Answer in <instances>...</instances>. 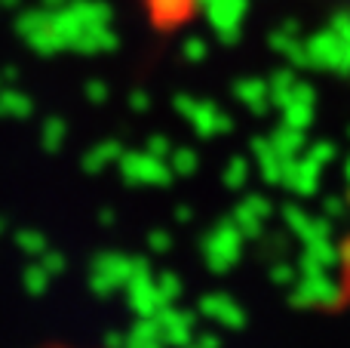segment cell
I'll return each mask as SVG.
<instances>
[{
    "instance_id": "1",
    "label": "cell",
    "mask_w": 350,
    "mask_h": 348,
    "mask_svg": "<svg viewBox=\"0 0 350 348\" xmlns=\"http://www.w3.org/2000/svg\"><path fill=\"white\" fill-rule=\"evenodd\" d=\"M292 287H295L292 290V302H295V306H335V302H341V296H345L341 284L329 275V269L301 271Z\"/></svg>"
},
{
    "instance_id": "2",
    "label": "cell",
    "mask_w": 350,
    "mask_h": 348,
    "mask_svg": "<svg viewBox=\"0 0 350 348\" xmlns=\"http://www.w3.org/2000/svg\"><path fill=\"white\" fill-rule=\"evenodd\" d=\"M240 247H243V232L237 228V222H224L218 225L209 238L203 240V253L206 262L212 271H228L230 265L240 259Z\"/></svg>"
},
{
    "instance_id": "3",
    "label": "cell",
    "mask_w": 350,
    "mask_h": 348,
    "mask_svg": "<svg viewBox=\"0 0 350 348\" xmlns=\"http://www.w3.org/2000/svg\"><path fill=\"white\" fill-rule=\"evenodd\" d=\"M126 293H129V306L135 308L139 318H154V314L163 308L157 281L151 277V265H148L145 259H135L133 277L126 281Z\"/></svg>"
},
{
    "instance_id": "4",
    "label": "cell",
    "mask_w": 350,
    "mask_h": 348,
    "mask_svg": "<svg viewBox=\"0 0 350 348\" xmlns=\"http://www.w3.org/2000/svg\"><path fill=\"white\" fill-rule=\"evenodd\" d=\"M133 269H135V259L120 256V253H105V256H96L92 271H90L92 290L102 293V296H108V293H114V290L126 287V281L133 277Z\"/></svg>"
},
{
    "instance_id": "5",
    "label": "cell",
    "mask_w": 350,
    "mask_h": 348,
    "mask_svg": "<svg viewBox=\"0 0 350 348\" xmlns=\"http://www.w3.org/2000/svg\"><path fill=\"white\" fill-rule=\"evenodd\" d=\"M120 170L135 185H166L172 179V170L157 154H120Z\"/></svg>"
},
{
    "instance_id": "6",
    "label": "cell",
    "mask_w": 350,
    "mask_h": 348,
    "mask_svg": "<svg viewBox=\"0 0 350 348\" xmlns=\"http://www.w3.org/2000/svg\"><path fill=\"white\" fill-rule=\"evenodd\" d=\"M157 327H160V336H163L166 345H178L185 348L187 343H191L193 336V314L185 312V308H178L172 302V306H163L157 314Z\"/></svg>"
},
{
    "instance_id": "7",
    "label": "cell",
    "mask_w": 350,
    "mask_h": 348,
    "mask_svg": "<svg viewBox=\"0 0 350 348\" xmlns=\"http://www.w3.org/2000/svg\"><path fill=\"white\" fill-rule=\"evenodd\" d=\"M320 170L323 166L317 164L314 158H308V154L289 158L286 160V170H283V185L298 191V195H314L317 182H320Z\"/></svg>"
},
{
    "instance_id": "8",
    "label": "cell",
    "mask_w": 350,
    "mask_h": 348,
    "mask_svg": "<svg viewBox=\"0 0 350 348\" xmlns=\"http://www.w3.org/2000/svg\"><path fill=\"white\" fill-rule=\"evenodd\" d=\"M283 219H286V225H289V232H295L304 244L332 238V219H314V216H308L304 210H298V207H286Z\"/></svg>"
},
{
    "instance_id": "9",
    "label": "cell",
    "mask_w": 350,
    "mask_h": 348,
    "mask_svg": "<svg viewBox=\"0 0 350 348\" xmlns=\"http://www.w3.org/2000/svg\"><path fill=\"white\" fill-rule=\"evenodd\" d=\"M200 312H203L206 318H212L215 324L228 327V330H240V327L246 324V314H243V308L237 306L234 299L221 296V293L203 296V302H200Z\"/></svg>"
},
{
    "instance_id": "10",
    "label": "cell",
    "mask_w": 350,
    "mask_h": 348,
    "mask_svg": "<svg viewBox=\"0 0 350 348\" xmlns=\"http://www.w3.org/2000/svg\"><path fill=\"white\" fill-rule=\"evenodd\" d=\"M267 216H271V203H267V197L252 195L249 201H243L240 207H237L234 222H237V228L243 232V238H258Z\"/></svg>"
},
{
    "instance_id": "11",
    "label": "cell",
    "mask_w": 350,
    "mask_h": 348,
    "mask_svg": "<svg viewBox=\"0 0 350 348\" xmlns=\"http://www.w3.org/2000/svg\"><path fill=\"white\" fill-rule=\"evenodd\" d=\"M252 154L258 160V170L265 176V182L271 185H283V170H286V158L273 148L271 139H255L252 142Z\"/></svg>"
},
{
    "instance_id": "12",
    "label": "cell",
    "mask_w": 350,
    "mask_h": 348,
    "mask_svg": "<svg viewBox=\"0 0 350 348\" xmlns=\"http://www.w3.org/2000/svg\"><path fill=\"white\" fill-rule=\"evenodd\" d=\"M338 265V250L329 240H314V244H304V256H301V271H314V269H329L332 271Z\"/></svg>"
},
{
    "instance_id": "13",
    "label": "cell",
    "mask_w": 350,
    "mask_h": 348,
    "mask_svg": "<svg viewBox=\"0 0 350 348\" xmlns=\"http://www.w3.org/2000/svg\"><path fill=\"white\" fill-rule=\"evenodd\" d=\"M126 348H166L163 336H160L157 318H139L135 330L126 339Z\"/></svg>"
},
{
    "instance_id": "14",
    "label": "cell",
    "mask_w": 350,
    "mask_h": 348,
    "mask_svg": "<svg viewBox=\"0 0 350 348\" xmlns=\"http://www.w3.org/2000/svg\"><path fill=\"white\" fill-rule=\"evenodd\" d=\"M181 105H185V114L197 123L200 136H215V133H221V129L230 127L228 117H215L209 108H206V105H203V108H200V105H191V102H181Z\"/></svg>"
},
{
    "instance_id": "15",
    "label": "cell",
    "mask_w": 350,
    "mask_h": 348,
    "mask_svg": "<svg viewBox=\"0 0 350 348\" xmlns=\"http://www.w3.org/2000/svg\"><path fill=\"white\" fill-rule=\"evenodd\" d=\"M120 154H123V148L117 145L114 139H108V142L96 145L90 154H86V158H83V170L86 173H98V170H105L111 160H120Z\"/></svg>"
},
{
    "instance_id": "16",
    "label": "cell",
    "mask_w": 350,
    "mask_h": 348,
    "mask_svg": "<svg viewBox=\"0 0 350 348\" xmlns=\"http://www.w3.org/2000/svg\"><path fill=\"white\" fill-rule=\"evenodd\" d=\"M271 142H273V148H277V151L289 160V158H298V154H301L304 133H301V129H295V127H283L280 133L271 136Z\"/></svg>"
},
{
    "instance_id": "17",
    "label": "cell",
    "mask_w": 350,
    "mask_h": 348,
    "mask_svg": "<svg viewBox=\"0 0 350 348\" xmlns=\"http://www.w3.org/2000/svg\"><path fill=\"white\" fill-rule=\"evenodd\" d=\"M166 164H170V170L175 176H191L193 170H197L200 158L191 151V148H172V154L166 158Z\"/></svg>"
},
{
    "instance_id": "18",
    "label": "cell",
    "mask_w": 350,
    "mask_h": 348,
    "mask_svg": "<svg viewBox=\"0 0 350 348\" xmlns=\"http://www.w3.org/2000/svg\"><path fill=\"white\" fill-rule=\"evenodd\" d=\"M49 281H53V275H49L43 265H28V269H25V290H28V293H34V296L46 293Z\"/></svg>"
},
{
    "instance_id": "19",
    "label": "cell",
    "mask_w": 350,
    "mask_h": 348,
    "mask_svg": "<svg viewBox=\"0 0 350 348\" xmlns=\"http://www.w3.org/2000/svg\"><path fill=\"white\" fill-rule=\"evenodd\" d=\"M310 121V102L308 99H301V102H289V108H286V127H295V129H304Z\"/></svg>"
},
{
    "instance_id": "20",
    "label": "cell",
    "mask_w": 350,
    "mask_h": 348,
    "mask_svg": "<svg viewBox=\"0 0 350 348\" xmlns=\"http://www.w3.org/2000/svg\"><path fill=\"white\" fill-rule=\"evenodd\" d=\"M16 244H18V250H25L28 256H40V253L46 250V240H43L40 232H18Z\"/></svg>"
},
{
    "instance_id": "21",
    "label": "cell",
    "mask_w": 350,
    "mask_h": 348,
    "mask_svg": "<svg viewBox=\"0 0 350 348\" xmlns=\"http://www.w3.org/2000/svg\"><path fill=\"white\" fill-rule=\"evenodd\" d=\"M249 176V160L246 158H234L228 164V170H224V182L230 185V188H240L243 182H246Z\"/></svg>"
},
{
    "instance_id": "22",
    "label": "cell",
    "mask_w": 350,
    "mask_h": 348,
    "mask_svg": "<svg viewBox=\"0 0 350 348\" xmlns=\"http://www.w3.org/2000/svg\"><path fill=\"white\" fill-rule=\"evenodd\" d=\"M157 290H160V299H163V306H172V302L181 296V281L175 275H163L157 281Z\"/></svg>"
},
{
    "instance_id": "23",
    "label": "cell",
    "mask_w": 350,
    "mask_h": 348,
    "mask_svg": "<svg viewBox=\"0 0 350 348\" xmlns=\"http://www.w3.org/2000/svg\"><path fill=\"white\" fill-rule=\"evenodd\" d=\"M62 142H65V127L59 121H49L46 129H43V148L46 151H59Z\"/></svg>"
},
{
    "instance_id": "24",
    "label": "cell",
    "mask_w": 350,
    "mask_h": 348,
    "mask_svg": "<svg viewBox=\"0 0 350 348\" xmlns=\"http://www.w3.org/2000/svg\"><path fill=\"white\" fill-rule=\"evenodd\" d=\"M298 275H301V271H298V269H292V265H286V262H280V265H273V269H271L273 284H283V287H289V284H295V281H298Z\"/></svg>"
},
{
    "instance_id": "25",
    "label": "cell",
    "mask_w": 350,
    "mask_h": 348,
    "mask_svg": "<svg viewBox=\"0 0 350 348\" xmlns=\"http://www.w3.org/2000/svg\"><path fill=\"white\" fill-rule=\"evenodd\" d=\"M347 210H350L347 197H326V207H323V213H326V219H341Z\"/></svg>"
},
{
    "instance_id": "26",
    "label": "cell",
    "mask_w": 350,
    "mask_h": 348,
    "mask_svg": "<svg viewBox=\"0 0 350 348\" xmlns=\"http://www.w3.org/2000/svg\"><path fill=\"white\" fill-rule=\"evenodd\" d=\"M40 265L49 271V275H62V271H65V256H62V253L43 250V253H40Z\"/></svg>"
},
{
    "instance_id": "27",
    "label": "cell",
    "mask_w": 350,
    "mask_h": 348,
    "mask_svg": "<svg viewBox=\"0 0 350 348\" xmlns=\"http://www.w3.org/2000/svg\"><path fill=\"white\" fill-rule=\"evenodd\" d=\"M308 158H314L320 166H326L329 160L335 158V145H332V142H323V145H314V148L308 151Z\"/></svg>"
},
{
    "instance_id": "28",
    "label": "cell",
    "mask_w": 350,
    "mask_h": 348,
    "mask_svg": "<svg viewBox=\"0 0 350 348\" xmlns=\"http://www.w3.org/2000/svg\"><path fill=\"white\" fill-rule=\"evenodd\" d=\"M148 151H151V154H157V158H163V160H166V158H170V154H172V145L163 139V136H154V139L148 142Z\"/></svg>"
},
{
    "instance_id": "29",
    "label": "cell",
    "mask_w": 350,
    "mask_h": 348,
    "mask_svg": "<svg viewBox=\"0 0 350 348\" xmlns=\"http://www.w3.org/2000/svg\"><path fill=\"white\" fill-rule=\"evenodd\" d=\"M148 244H151V250H154V253H166V250H170L172 240H170V234H166V232H151Z\"/></svg>"
},
{
    "instance_id": "30",
    "label": "cell",
    "mask_w": 350,
    "mask_h": 348,
    "mask_svg": "<svg viewBox=\"0 0 350 348\" xmlns=\"http://www.w3.org/2000/svg\"><path fill=\"white\" fill-rule=\"evenodd\" d=\"M185 348H218V339L212 333H200V336H191V343Z\"/></svg>"
},
{
    "instance_id": "31",
    "label": "cell",
    "mask_w": 350,
    "mask_h": 348,
    "mask_svg": "<svg viewBox=\"0 0 350 348\" xmlns=\"http://www.w3.org/2000/svg\"><path fill=\"white\" fill-rule=\"evenodd\" d=\"M338 262L345 265V275L350 277V240H347V244H345V247H341V250H338Z\"/></svg>"
},
{
    "instance_id": "32",
    "label": "cell",
    "mask_w": 350,
    "mask_h": 348,
    "mask_svg": "<svg viewBox=\"0 0 350 348\" xmlns=\"http://www.w3.org/2000/svg\"><path fill=\"white\" fill-rule=\"evenodd\" d=\"M126 333H111L108 336V348H126Z\"/></svg>"
},
{
    "instance_id": "33",
    "label": "cell",
    "mask_w": 350,
    "mask_h": 348,
    "mask_svg": "<svg viewBox=\"0 0 350 348\" xmlns=\"http://www.w3.org/2000/svg\"><path fill=\"white\" fill-rule=\"evenodd\" d=\"M243 96H246V99H252V105H255V108H258V92H255V90H246V92H243Z\"/></svg>"
},
{
    "instance_id": "34",
    "label": "cell",
    "mask_w": 350,
    "mask_h": 348,
    "mask_svg": "<svg viewBox=\"0 0 350 348\" xmlns=\"http://www.w3.org/2000/svg\"><path fill=\"white\" fill-rule=\"evenodd\" d=\"M345 176H347V182H350V158H347V164H345Z\"/></svg>"
},
{
    "instance_id": "35",
    "label": "cell",
    "mask_w": 350,
    "mask_h": 348,
    "mask_svg": "<svg viewBox=\"0 0 350 348\" xmlns=\"http://www.w3.org/2000/svg\"><path fill=\"white\" fill-rule=\"evenodd\" d=\"M0 232H3V222H0Z\"/></svg>"
},
{
    "instance_id": "36",
    "label": "cell",
    "mask_w": 350,
    "mask_h": 348,
    "mask_svg": "<svg viewBox=\"0 0 350 348\" xmlns=\"http://www.w3.org/2000/svg\"><path fill=\"white\" fill-rule=\"evenodd\" d=\"M347 201H350V195H347Z\"/></svg>"
}]
</instances>
